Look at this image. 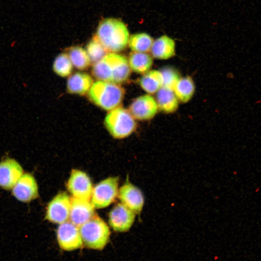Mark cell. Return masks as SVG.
Instances as JSON below:
<instances>
[{"instance_id": "cell-27", "label": "cell", "mask_w": 261, "mask_h": 261, "mask_svg": "<svg viewBox=\"0 0 261 261\" xmlns=\"http://www.w3.org/2000/svg\"><path fill=\"white\" fill-rule=\"evenodd\" d=\"M261 102V100H258L257 102H255L256 103H260Z\"/></svg>"}, {"instance_id": "cell-15", "label": "cell", "mask_w": 261, "mask_h": 261, "mask_svg": "<svg viewBox=\"0 0 261 261\" xmlns=\"http://www.w3.org/2000/svg\"><path fill=\"white\" fill-rule=\"evenodd\" d=\"M94 208L89 200L72 197L71 201L70 221L80 227L95 215Z\"/></svg>"}, {"instance_id": "cell-21", "label": "cell", "mask_w": 261, "mask_h": 261, "mask_svg": "<svg viewBox=\"0 0 261 261\" xmlns=\"http://www.w3.org/2000/svg\"><path fill=\"white\" fill-rule=\"evenodd\" d=\"M195 89V85L192 79L189 76H186L180 77L173 91L178 101L186 103L192 97Z\"/></svg>"}, {"instance_id": "cell-4", "label": "cell", "mask_w": 261, "mask_h": 261, "mask_svg": "<svg viewBox=\"0 0 261 261\" xmlns=\"http://www.w3.org/2000/svg\"><path fill=\"white\" fill-rule=\"evenodd\" d=\"M79 228L83 244L88 248L101 250L109 241L110 229L107 224L98 216L94 215Z\"/></svg>"}, {"instance_id": "cell-8", "label": "cell", "mask_w": 261, "mask_h": 261, "mask_svg": "<svg viewBox=\"0 0 261 261\" xmlns=\"http://www.w3.org/2000/svg\"><path fill=\"white\" fill-rule=\"evenodd\" d=\"M59 247L65 251H72L82 247L83 242L78 227L70 221L60 224L56 232Z\"/></svg>"}, {"instance_id": "cell-9", "label": "cell", "mask_w": 261, "mask_h": 261, "mask_svg": "<svg viewBox=\"0 0 261 261\" xmlns=\"http://www.w3.org/2000/svg\"><path fill=\"white\" fill-rule=\"evenodd\" d=\"M67 188L72 197L90 200L93 188L90 178L85 172L72 170L67 183Z\"/></svg>"}, {"instance_id": "cell-18", "label": "cell", "mask_w": 261, "mask_h": 261, "mask_svg": "<svg viewBox=\"0 0 261 261\" xmlns=\"http://www.w3.org/2000/svg\"><path fill=\"white\" fill-rule=\"evenodd\" d=\"M156 102L158 109L166 113L175 111L178 107L179 101L174 91L164 87L157 92Z\"/></svg>"}, {"instance_id": "cell-16", "label": "cell", "mask_w": 261, "mask_h": 261, "mask_svg": "<svg viewBox=\"0 0 261 261\" xmlns=\"http://www.w3.org/2000/svg\"><path fill=\"white\" fill-rule=\"evenodd\" d=\"M150 52L152 57L158 59H167L175 53L174 41L167 35H162L153 41Z\"/></svg>"}, {"instance_id": "cell-11", "label": "cell", "mask_w": 261, "mask_h": 261, "mask_svg": "<svg viewBox=\"0 0 261 261\" xmlns=\"http://www.w3.org/2000/svg\"><path fill=\"white\" fill-rule=\"evenodd\" d=\"M135 214L126 206L119 203L109 214L108 221L113 229L117 232L128 231L134 223Z\"/></svg>"}, {"instance_id": "cell-1", "label": "cell", "mask_w": 261, "mask_h": 261, "mask_svg": "<svg viewBox=\"0 0 261 261\" xmlns=\"http://www.w3.org/2000/svg\"><path fill=\"white\" fill-rule=\"evenodd\" d=\"M130 70L128 60L125 56L110 53L93 64L92 73L100 81L118 84L128 79Z\"/></svg>"}, {"instance_id": "cell-3", "label": "cell", "mask_w": 261, "mask_h": 261, "mask_svg": "<svg viewBox=\"0 0 261 261\" xmlns=\"http://www.w3.org/2000/svg\"><path fill=\"white\" fill-rule=\"evenodd\" d=\"M124 95V89L117 84L100 80L92 84L88 93L90 101L108 111L118 107Z\"/></svg>"}, {"instance_id": "cell-22", "label": "cell", "mask_w": 261, "mask_h": 261, "mask_svg": "<svg viewBox=\"0 0 261 261\" xmlns=\"http://www.w3.org/2000/svg\"><path fill=\"white\" fill-rule=\"evenodd\" d=\"M153 38L146 33H138L132 35L128 42L129 46L133 52L147 53L150 51Z\"/></svg>"}, {"instance_id": "cell-14", "label": "cell", "mask_w": 261, "mask_h": 261, "mask_svg": "<svg viewBox=\"0 0 261 261\" xmlns=\"http://www.w3.org/2000/svg\"><path fill=\"white\" fill-rule=\"evenodd\" d=\"M118 197L121 203L135 214H139L144 204V197L137 187L127 181L118 190Z\"/></svg>"}, {"instance_id": "cell-20", "label": "cell", "mask_w": 261, "mask_h": 261, "mask_svg": "<svg viewBox=\"0 0 261 261\" xmlns=\"http://www.w3.org/2000/svg\"><path fill=\"white\" fill-rule=\"evenodd\" d=\"M139 84L142 89L149 94L157 92L163 85L160 71L156 70L148 71L140 79Z\"/></svg>"}, {"instance_id": "cell-7", "label": "cell", "mask_w": 261, "mask_h": 261, "mask_svg": "<svg viewBox=\"0 0 261 261\" xmlns=\"http://www.w3.org/2000/svg\"><path fill=\"white\" fill-rule=\"evenodd\" d=\"M71 199L65 192L56 195L48 203L45 219L53 223L68 221L70 217Z\"/></svg>"}, {"instance_id": "cell-24", "label": "cell", "mask_w": 261, "mask_h": 261, "mask_svg": "<svg viewBox=\"0 0 261 261\" xmlns=\"http://www.w3.org/2000/svg\"><path fill=\"white\" fill-rule=\"evenodd\" d=\"M53 69L57 74L61 77L67 76L72 73V64L67 54H60L55 58Z\"/></svg>"}, {"instance_id": "cell-2", "label": "cell", "mask_w": 261, "mask_h": 261, "mask_svg": "<svg viewBox=\"0 0 261 261\" xmlns=\"http://www.w3.org/2000/svg\"><path fill=\"white\" fill-rule=\"evenodd\" d=\"M96 36L105 49L112 53L125 49L130 38L125 25L114 18L102 20L98 26Z\"/></svg>"}, {"instance_id": "cell-10", "label": "cell", "mask_w": 261, "mask_h": 261, "mask_svg": "<svg viewBox=\"0 0 261 261\" xmlns=\"http://www.w3.org/2000/svg\"><path fill=\"white\" fill-rule=\"evenodd\" d=\"M12 195L19 201L29 203L38 198V186L34 176L24 173L12 188Z\"/></svg>"}, {"instance_id": "cell-6", "label": "cell", "mask_w": 261, "mask_h": 261, "mask_svg": "<svg viewBox=\"0 0 261 261\" xmlns=\"http://www.w3.org/2000/svg\"><path fill=\"white\" fill-rule=\"evenodd\" d=\"M118 178L110 177L103 180L93 188L90 202L94 208H102L112 203L118 196Z\"/></svg>"}, {"instance_id": "cell-25", "label": "cell", "mask_w": 261, "mask_h": 261, "mask_svg": "<svg viewBox=\"0 0 261 261\" xmlns=\"http://www.w3.org/2000/svg\"><path fill=\"white\" fill-rule=\"evenodd\" d=\"M86 51L91 63L94 64L102 59L108 52L96 36H94L87 45Z\"/></svg>"}, {"instance_id": "cell-23", "label": "cell", "mask_w": 261, "mask_h": 261, "mask_svg": "<svg viewBox=\"0 0 261 261\" xmlns=\"http://www.w3.org/2000/svg\"><path fill=\"white\" fill-rule=\"evenodd\" d=\"M67 54L72 65L77 69L85 70L88 68L91 63L86 50L80 46L70 48Z\"/></svg>"}, {"instance_id": "cell-17", "label": "cell", "mask_w": 261, "mask_h": 261, "mask_svg": "<svg viewBox=\"0 0 261 261\" xmlns=\"http://www.w3.org/2000/svg\"><path fill=\"white\" fill-rule=\"evenodd\" d=\"M93 84V79L88 74L77 72L69 77L67 88L70 93L83 95L88 92Z\"/></svg>"}, {"instance_id": "cell-5", "label": "cell", "mask_w": 261, "mask_h": 261, "mask_svg": "<svg viewBox=\"0 0 261 261\" xmlns=\"http://www.w3.org/2000/svg\"><path fill=\"white\" fill-rule=\"evenodd\" d=\"M104 125L115 138L122 139L131 134L136 128L134 118L129 111L117 107L108 113Z\"/></svg>"}, {"instance_id": "cell-19", "label": "cell", "mask_w": 261, "mask_h": 261, "mask_svg": "<svg viewBox=\"0 0 261 261\" xmlns=\"http://www.w3.org/2000/svg\"><path fill=\"white\" fill-rule=\"evenodd\" d=\"M128 62L134 72L144 74L149 71L153 64L152 57L147 53L132 52L130 54Z\"/></svg>"}, {"instance_id": "cell-26", "label": "cell", "mask_w": 261, "mask_h": 261, "mask_svg": "<svg viewBox=\"0 0 261 261\" xmlns=\"http://www.w3.org/2000/svg\"><path fill=\"white\" fill-rule=\"evenodd\" d=\"M160 71L162 76V87L173 90L176 84L180 78L178 72L170 67L163 68Z\"/></svg>"}, {"instance_id": "cell-13", "label": "cell", "mask_w": 261, "mask_h": 261, "mask_svg": "<svg viewBox=\"0 0 261 261\" xmlns=\"http://www.w3.org/2000/svg\"><path fill=\"white\" fill-rule=\"evenodd\" d=\"M24 174L21 165L14 159L6 158L0 162V188L12 189Z\"/></svg>"}, {"instance_id": "cell-12", "label": "cell", "mask_w": 261, "mask_h": 261, "mask_svg": "<svg viewBox=\"0 0 261 261\" xmlns=\"http://www.w3.org/2000/svg\"><path fill=\"white\" fill-rule=\"evenodd\" d=\"M158 110L156 101L149 94L137 97L129 107V111L133 117L140 120L152 118L156 115Z\"/></svg>"}]
</instances>
